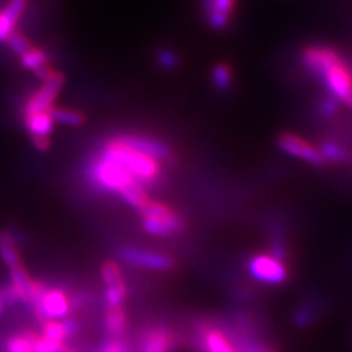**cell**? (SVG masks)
I'll return each mask as SVG.
<instances>
[{"label": "cell", "mask_w": 352, "mask_h": 352, "mask_svg": "<svg viewBox=\"0 0 352 352\" xmlns=\"http://www.w3.org/2000/svg\"><path fill=\"white\" fill-rule=\"evenodd\" d=\"M318 150H320L324 162H330V163H346L351 157L348 150L335 141L322 142V146Z\"/></svg>", "instance_id": "obj_24"}, {"label": "cell", "mask_w": 352, "mask_h": 352, "mask_svg": "<svg viewBox=\"0 0 352 352\" xmlns=\"http://www.w3.org/2000/svg\"><path fill=\"white\" fill-rule=\"evenodd\" d=\"M119 257L137 267L151 270H169L173 267V260L159 251H150L137 247L119 248Z\"/></svg>", "instance_id": "obj_10"}, {"label": "cell", "mask_w": 352, "mask_h": 352, "mask_svg": "<svg viewBox=\"0 0 352 352\" xmlns=\"http://www.w3.org/2000/svg\"><path fill=\"white\" fill-rule=\"evenodd\" d=\"M94 352H135L126 336H107Z\"/></svg>", "instance_id": "obj_26"}, {"label": "cell", "mask_w": 352, "mask_h": 352, "mask_svg": "<svg viewBox=\"0 0 352 352\" xmlns=\"http://www.w3.org/2000/svg\"><path fill=\"white\" fill-rule=\"evenodd\" d=\"M181 345V338L176 330L162 322L147 324L141 330L135 352H176Z\"/></svg>", "instance_id": "obj_5"}, {"label": "cell", "mask_w": 352, "mask_h": 352, "mask_svg": "<svg viewBox=\"0 0 352 352\" xmlns=\"http://www.w3.org/2000/svg\"><path fill=\"white\" fill-rule=\"evenodd\" d=\"M40 323L46 320H62L72 313L71 295L62 288H46L43 296L31 305Z\"/></svg>", "instance_id": "obj_7"}, {"label": "cell", "mask_w": 352, "mask_h": 352, "mask_svg": "<svg viewBox=\"0 0 352 352\" xmlns=\"http://www.w3.org/2000/svg\"><path fill=\"white\" fill-rule=\"evenodd\" d=\"M87 176L97 188L118 194L128 185L138 182L122 164L109 157L103 151L90 163L87 169Z\"/></svg>", "instance_id": "obj_3"}, {"label": "cell", "mask_w": 352, "mask_h": 352, "mask_svg": "<svg viewBox=\"0 0 352 352\" xmlns=\"http://www.w3.org/2000/svg\"><path fill=\"white\" fill-rule=\"evenodd\" d=\"M21 66L28 71H37L41 66L47 65V53L38 47H31L21 56Z\"/></svg>", "instance_id": "obj_25"}, {"label": "cell", "mask_w": 352, "mask_h": 352, "mask_svg": "<svg viewBox=\"0 0 352 352\" xmlns=\"http://www.w3.org/2000/svg\"><path fill=\"white\" fill-rule=\"evenodd\" d=\"M157 62L159 65L162 66L163 69H175L176 66H178V56L176 54L169 50V49H162L159 53H157Z\"/></svg>", "instance_id": "obj_29"}, {"label": "cell", "mask_w": 352, "mask_h": 352, "mask_svg": "<svg viewBox=\"0 0 352 352\" xmlns=\"http://www.w3.org/2000/svg\"><path fill=\"white\" fill-rule=\"evenodd\" d=\"M278 147L280 151L288 154V156L310 163L313 166H323L326 163L320 150L316 146L298 135L289 134V132H285V134L279 135Z\"/></svg>", "instance_id": "obj_9"}, {"label": "cell", "mask_w": 352, "mask_h": 352, "mask_svg": "<svg viewBox=\"0 0 352 352\" xmlns=\"http://www.w3.org/2000/svg\"><path fill=\"white\" fill-rule=\"evenodd\" d=\"M247 272L250 276L264 285H282L289 278L286 263L272 254H254L247 258Z\"/></svg>", "instance_id": "obj_6"}, {"label": "cell", "mask_w": 352, "mask_h": 352, "mask_svg": "<svg viewBox=\"0 0 352 352\" xmlns=\"http://www.w3.org/2000/svg\"><path fill=\"white\" fill-rule=\"evenodd\" d=\"M208 24L214 30H223L232 19L236 0H201Z\"/></svg>", "instance_id": "obj_14"}, {"label": "cell", "mask_w": 352, "mask_h": 352, "mask_svg": "<svg viewBox=\"0 0 352 352\" xmlns=\"http://www.w3.org/2000/svg\"><path fill=\"white\" fill-rule=\"evenodd\" d=\"M6 43L9 44L10 49H12L16 54H19V56H22V54L27 53L32 47L30 40L25 36H22L18 31H14L6 40Z\"/></svg>", "instance_id": "obj_28"}, {"label": "cell", "mask_w": 352, "mask_h": 352, "mask_svg": "<svg viewBox=\"0 0 352 352\" xmlns=\"http://www.w3.org/2000/svg\"><path fill=\"white\" fill-rule=\"evenodd\" d=\"M103 153L122 164L140 184H151L160 178L162 166L159 160L125 147L116 138L107 141Z\"/></svg>", "instance_id": "obj_2"}, {"label": "cell", "mask_w": 352, "mask_h": 352, "mask_svg": "<svg viewBox=\"0 0 352 352\" xmlns=\"http://www.w3.org/2000/svg\"><path fill=\"white\" fill-rule=\"evenodd\" d=\"M317 112L324 119L335 118L339 112V102L335 100L333 97L326 96V97H323V98H320V100H318Z\"/></svg>", "instance_id": "obj_27"}, {"label": "cell", "mask_w": 352, "mask_h": 352, "mask_svg": "<svg viewBox=\"0 0 352 352\" xmlns=\"http://www.w3.org/2000/svg\"><path fill=\"white\" fill-rule=\"evenodd\" d=\"M53 125L54 122L49 112L25 116V126L31 134L32 142L41 151H46L50 147L49 137L53 132Z\"/></svg>", "instance_id": "obj_13"}, {"label": "cell", "mask_w": 352, "mask_h": 352, "mask_svg": "<svg viewBox=\"0 0 352 352\" xmlns=\"http://www.w3.org/2000/svg\"><path fill=\"white\" fill-rule=\"evenodd\" d=\"M212 82L220 93H226L234 84V74L226 63L216 65L212 71Z\"/></svg>", "instance_id": "obj_23"}, {"label": "cell", "mask_w": 352, "mask_h": 352, "mask_svg": "<svg viewBox=\"0 0 352 352\" xmlns=\"http://www.w3.org/2000/svg\"><path fill=\"white\" fill-rule=\"evenodd\" d=\"M49 113L53 119V122H59L68 126H80L85 122V116L76 110L63 109V107H52Z\"/></svg>", "instance_id": "obj_22"}, {"label": "cell", "mask_w": 352, "mask_h": 352, "mask_svg": "<svg viewBox=\"0 0 352 352\" xmlns=\"http://www.w3.org/2000/svg\"><path fill=\"white\" fill-rule=\"evenodd\" d=\"M6 307H8V304H6L5 298H3V296H2V294H0V316H2V314L5 313Z\"/></svg>", "instance_id": "obj_30"}, {"label": "cell", "mask_w": 352, "mask_h": 352, "mask_svg": "<svg viewBox=\"0 0 352 352\" xmlns=\"http://www.w3.org/2000/svg\"><path fill=\"white\" fill-rule=\"evenodd\" d=\"M115 138L125 147L138 151L141 154H146V156L156 159L159 162L169 160L172 157V150L169 148V146H166L164 142L156 138H150L146 135H135V134H124V135H118Z\"/></svg>", "instance_id": "obj_12"}, {"label": "cell", "mask_w": 352, "mask_h": 352, "mask_svg": "<svg viewBox=\"0 0 352 352\" xmlns=\"http://www.w3.org/2000/svg\"><path fill=\"white\" fill-rule=\"evenodd\" d=\"M318 316H320V304L316 300H307L294 311V324L300 329L310 327L316 323Z\"/></svg>", "instance_id": "obj_19"}, {"label": "cell", "mask_w": 352, "mask_h": 352, "mask_svg": "<svg viewBox=\"0 0 352 352\" xmlns=\"http://www.w3.org/2000/svg\"><path fill=\"white\" fill-rule=\"evenodd\" d=\"M9 272H10V285L14 286V289L19 295L21 302L28 304L32 282L34 280L30 278V274H28L27 269L22 266V263L12 269H9Z\"/></svg>", "instance_id": "obj_17"}, {"label": "cell", "mask_w": 352, "mask_h": 352, "mask_svg": "<svg viewBox=\"0 0 352 352\" xmlns=\"http://www.w3.org/2000/svg\"><path fill=\"white\" fill-rule=\"evenodd\" d=\"M304 68L320 80L327 96L352 109V66L336 49L329 46H307L301 52Z\"/></svg>", "instance_id": "obj_1"}, {"label": "cell", "mask_w": 352, "mask_h": 352, "mask_svg": "<svg viewBox=\"0 0 352 352\" xmlns=\"http://www.w3.org/2000/svg\"><path fill=\"white\" fill-rule=\"evenodd\" d=\"M36 338L34 330H19L6 338L3 344L5 352H37L36 351Z\"/></svg>", "instance_id": "obj_16"}, {"label": "cell", "mask_w": 352, "mask_h": 352, "mask_svg": "<svg viewBox=\"0 0 352 352\" xmlns=\"http://www.w3.org/2000/svg\"><path fill=\"white\" fill-rule=\"evenodd\" d=\"M119 195L122 197V200L125 203H128L131 207L137 208V210H140V208L144 207L146 203L150 200L146 190L142 188V184H140V182L128 185L126 188H124L122 191L119 192Z\"/></svg>", "instance_id": "obj_21"}, {"label": "cell", "mask_w": 352, "mask_h": 352, "mask_svg": "<svg viewBox=\"0 0 352 352\" xmlns=\"http://www.w3.org/2000/svg\"><path fill=\"white\" fill-rule=\"evenodd\" d=\"M128 327V317L122 307L107 308L104 314V330L107 336H124Z\"/></svg>", "instance_id": "obj_18"}, {"label": "cell", "mask_w": 352, "mask_h": 352, "mask_svg": "<svg viewBox=\"0 0 352 352\" xmlns=\"http://www.w3.org/2000/svg\"><path fill=\"white\" fill-rule=\"evenodd\" d=\"M63 82L65 76L60 72L54 71L46 81H43V85L27 102L24 109V116L49 112L53 107V103L56 100L59 91L62 90Z\"/></svg>", "instance_id": "obj_8"}, {"label": "cell", "mask_w": 352, "mask_h": 352, "mask_svg": "<svg viewBox=\"0 0 352 352\" xmlns=\"http://www.w3.org/2000/svg\"><path fill=\"white\" fill-rule=\"evenodd\" d=\"M0 258H2L8 269H12L21 264V257L15 241L8 230H0Z\"/></svg>", "instance_id": "obj_20"}, {"label": "cell", "mask_w": 352, "mask_h": 352, "mask_svg": "<svg viewBox=\"0 0 352 352\" xmlns=\"http://www.w3.org/2000/svg\"><path fill=\"white\" fill-rule=\"evenodd\" d=\"M191 346L195 352H239L223 322L200 318L194 323Z\"/></svg>", "instance_id": "obj_4"}, {"label": "cell", "mask_w": 352, "mask_h": 352, "mask_svg": "<svg viewBox=\"0 0 352 352\" xmlns=\"http://www.w3.org/2000/svg\"><path fill=\"white\" fill-rule=\"evenodd\" d=\"M142 228L147 234L154 236H170L172 234L181 232L185 228L184 219L173 213L169 217H142Z\"/></svg>", "instance_id": "obj_15"}, {"label": "cell", "mask_w": 352, "mask_h": 352, "mask_svg": "<svg viewBox=\"0 0 352 352\" xmlns=\"http://www.w3.org/2000/svg\"><path fill=\"white\" fill-rule=\"evenodd\" d=\"M270 352H278V351H276V349H273V351H270Z\"/></svg>", "instance_id": "obj_32"}, {"label": "cell", "mask_w": 352, "mask_h": 352, "mask_svg": "<svg viewBox=\"0 0 352 352\" xmlns=\"http://www.w3.org/2000/svg\"><path fill=\"white\" fill-rule=\"evenodd\" d=\"M69 352H78V351H75V349H71V351H69Z\"/></svg>", "instance_id": "obj_31"}, {"label": "cell", "mask_w": 352, "mask_h": 352, "mask_svg": "<svg viewBox=\"0 0 352 352\" xmlns=\"http://www.w3.org/2000/svg\"><path fill=\"white\" fill-rule=\"evenodd\" d=\"M102 279L104 283V296L107 307H122L126 300V285L118 263L112 260L103 263Z\"/></svg>", "instance_id": "obj_11"}]
</instances>
